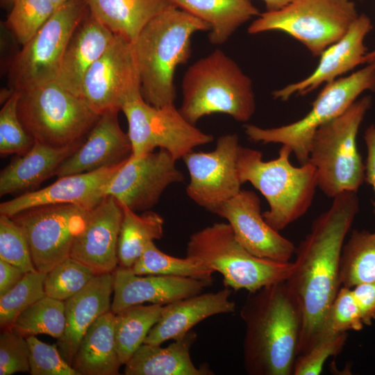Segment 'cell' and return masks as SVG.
<instances>
[{
	"instance_id": "cell-36",
	"label": "cell",
	"mask_w": 375,
	"mask_h": 375,
	"mask_svg": "<svg viewBox=\"0 0 375 375\" xmlns=\"http://www.w3.org/2000/svg\"><path fill=\"white\" fill-rule=\"evenodd\" d=\"M47 274L38 270L26 273L10 291L0 297V326L12 329L17 317L30 306L45 296Z\"/></svg>"
},
{
	"instance_id": "cell-37",
	"label": "cell",
	"mask_w": 375,
	"mask_h": 375,
	"mask_svg": "<svg viewBox=\"0 0 375 375\" xmlns=\"http://www.w3.org/2000/svg\"><path fill=\"white\" fill-rule=\"evenodd\" d=\"M95 275L90 267L69 257L47 274L45 295L65 301L80 292Z\"/></svg>"
},
{
	"instance_id": "cell-49",
	"label": "cell",
	"mask_w": 375,
	"mask_h": 375,
	"mask_svg": "<svg viewBox=\"0 0 375 375\" xmlns=\"http://www.w3.org/2000/svg\"><path fill=\"white\" fill-rule=\"evenodd\" d=\"M365 64H369L375 66V49L367 53L365 58Z\"/></svg>"
},
{
	"instance_id": "cell-20",
	"label": "cell",
	"mask_w": 375,
	"mask_h": 375,
	"mask_svg": "<svg viewBox=\"0 0 375 375\" xmlns=\"http://www.w3.org/2000/svg\"><path fill=\"white\" fill-rule=\"evenodd\" d=\"M121 164L58 178L49 186L1 203L0 214L12 217L25 210L50 204H74L91 210L106 197V187Z\"/></svg>"
},
{
	"instance_id": "cell-39",
	"label": "cell",
	"mask_w": 375,
	"mask_h": 375,
	"mask_svg": "<svg viewBox=\"0 0 375 375\" xmlns=\"http://www.w3.org/2000/svg\"><path fill=\"white\" fill-rule=\"evenodd\" d=\"M21 92L13 90L0 111V153L22 155L35 142L26 131L18 114V101Z\"/></svg>"
},
{
	"instance_id": "cell-28",
	"label": "cell",
	"mask_w": 375,
	"mask_h": 375,
	"mask_svg": "<svg viewBox=\"0 0 375 375\" xmlns=\"http://www.w3.org/2000/svg\"><path fill=\"white\" fill-rule=\"evenodd\" d=\"M121 363L115 335V313L100 316L83 335L72 367L79 375H117Z\"/></svg>"
},
{
	"instance_id": "cell-19",
	"label": "cell",
	"mask_w": 375,
	"mask_h": 375,
	"mask_svg": "<svg viewBox=\"0 0 375 375\" xmlns=\"http://www.w3.org/2000/svg\"><path fill=\"white\" fill-rule=\"evenodd\" d=\"M372 28L367 15H358L346 33L321 53L317 67L309 76L273 91L274 99L287 101L294 94L306 95L365 64L368 52L365 39Z\"/></svg>"
},
{
	"instance_id": "cell-42",
	"label": "cell",
	"mask_w": 375,
	"mask_h": 375,
	"mask_svg": "<svg viewBox=\"0 0 375 375\" xmlns=\"http://www.w3.org/2000/svg\"><path fill=\"white\" fill-rule=\"evenodd\" d=\"M30 349L31 375H79L62 358L58 345L44 343L35 335L26 338Z\"/></svg>"
},
{
	"instance_id": "cell-5",
	"label": "cell",
	"mask_w": 375,
	"mask_h": 375,
	"mask_svg": "<svg viewBox=\"0 0 375 375\" xmlns=\"http://www.w3.org/2000/svg\"><path fill=\"white\" fill-rule=\"evenodd\" d=\"M180 112L191 124L212 113H224L240 122L256 110L251 78L224 51L216 49L190 65L182 81Z\"/></svg>"
},
{
	"instance_id": "cell-34",
	"label": "cell",
	"mask_w": 375,
	"mask_h": 375,
	"mask_svg": "<svg viewBox=\"0 0 375 375\" xmlns=\"http://www.w3.org/2000/svg\"><path fill=\"white\" fill-rule=\"evenodd\" d=\"M65 324V302L45 295L17 317L12 329L26 338L46 334L59 340Z\"/></svg>"
},
{
	"instance_id": "cell-8",
	"label": "cell",
	"mask_w": 375,
	"mask_h": 375,
	"mask_svg": "<svg viewBox=\"0 0 375 375\" xmlns=\"http://www.w3.org/2000/svg\"><path fill=\"white\" fill-rule=\"evenodd\" d=\"M20 92L18 114L23 126L35 141L49 146L83 140L101 115L56 81Z\"/></svg>"
},
{
	"instance_id": "cell-1",
	"label": "cell",
	"mask_w": 375,
	"mask_h": 375,
	"mask_svg": "<svg viewBox=\"0 0 375 375\" xmlns=\"http://www.w3.org/2000/svg\"><path fill=\"white\" fill-rule=\"evenodd\" d=\"M358 210L356 192L336 196L330 208L312 222L310 231L296 250L294 269L286 283L302 312L298 356L315 344L340 289L342 251Z\"/></svg>"
},
{
	"instance_id": "cell-22",
	"label": "cell",
	"mask_w": 375,
	"mask_h": 375,
	"mask_svg": "<svg viewBox=\"0 0 375 375\" xmlns=\"http://www.w3.org/2000/svg\"><path fill=\"white\" fill-rule=\"evenodd\" d=\"M119 110L102 113L87 139L58 167V178L118 165L132 155L128 133L118 122Z\"/></svg>"
},
{
	"instance_id": "cell-29",
	"label": "cell",
	"mask_w": 375,
	"mask_h": 375,
	"mask_svg": "<svg viewBox=\"0 0 375 375\" xmlns=\"http://www.w3.org/2000/svg\"><path fill=\"white\" fill-rule=\"evenodd\" d=\"M90 12L114 34L132 43L154 17L174 4L172 0H85Z\"/></svg>"
},
{
	"instance_id": "cell-26",
	"label": "cell",
	"mask_w": 375,
	"mask_h": 375,
	"mask_svg": "<svg viewBox=\"0 0 375 375\" xmlns=\"http://www.w3.org/2000/svg\"><path fill=\"white\" fill-rule=\"evenodd\" d=\"M83 141L63 147H54L35 141L31 149L17 155L0 174V195L23 192L38 187L56 174L62 162Z\"/></svg>"
},
{
	"instance_id": "cell-50",
	"label": "cell",
	"mask_w": 375,
	"mask_h": 375,
	"mask_svg": "<svg viewBox=\"0 0 375 375\" xmlns=\"http://www.w3.org/2000/svg\"><path fill=\"white\" fill-rule=\"evenodd\" d=\"M15 0H1V6L3 8H10Z\"/></svg>"
},
{
	"instance_id": "cell-17",
	"label": "cell",
	"mask_w": 375,
	"mask_h": 375,
	"mask_svg": "<svg viewBox=\"0 0 375 375\" xmlns=\"http://www.w3.org/2000/svg\"><path fill=\"white\" fill-rule=\"evenodd\" d=\"M214 214L226 219L238 241L257 257L289 262L297 250L291 241L266 222L260 199L253 191L241 190Z\"/></svg>"
},
{
	"instance_id": "cell-47",
	"label": "cell",
	"mask_w": 375,
	"mask_h": 375,
	"mask_svg": "<svg viewBox=\"0 0 375 375\" xmlns=\"http://www.w3.org/2000/svg\"><path fill=\"white\" fill-rule=\"evenodd\" d=\"M25 274L18 267L0 259V297L12 289Z\"/></svg>"
},
{
	"instance_id": "cell-33",
	"label": "cell",
	"mask_w": 375,
	"mask_h": 375,
	"mask_svg": "<svg viewBox=\"0 0 375 375\" xmlns=\"http://www.w3.org/2000/svg\"><path fill=\"white\" fill-rule=\"evenodd\" d=\"M340 281L348 288L375 282V232L352 231L342 248Z\"/></svg>"
},
{
	"instance_id": "cell-21",
	"label": "cell",
	"mask_w": 375,
	"mask_h": 375,
	"mask_svg": "<svg viewBox=\"0 0 375 375\" xmlns=\"http://www.w3.org/2000/svg\"><path fill=\"white\" fill-rule=\"evenodd\" d=\"M114 297L111 310H121L146 302L167 305L198 294L212 281L168 275H137L118 266L113 272Z\"/></svg>"
},
{
	"instance_id": "cell-3",
	"label": "cell",
	"mask_w": 375,
	"mask_h": 375,
	"mask_svg": "<svg viewBox=\"0 0 375 375\" xmlns=\"http://www.w3.org/2000/svg\"><path fill=\"white\" fill-rule=\"evenodd\" d=\"M209 25L171 5L151 19L132 43L144 100L155 107L174 103L176 69L191 55V38Z\"/></svg>"
},
{
	"instance_id": "cell-46",
	"label": "cell",
	"mask_w": 375,
	"mask_h": 375,
	"mask_svg": "<svg viewBox=\"0 0 375 375\" xmlns=\"http://www.w3.org/2000/svg\"><path fill=\"white\" fill-rule=\"evenodd\" d=\"M364 140L367 151L365 165V180L372 187L375 194V124L367 128L364 133ZM373 203L375 212V200Z\"/></svg>"
},
{
	"instance_id": "cell-2",
	"label": "cell",
	"mask_w": 375,
	"mask_h": 375,
	"mask_svg": "<svg viewBox=\"0 0 375 375\" xmlns=\"http://www.w3.org/2000/svg\"><path fill=\"white\" fill-rule=\"evenodd\" d=\"M245 325L243 364L249 375H291L302 325L299 303L286 281L249 292L241 310Z\"/></svg>"
},
{
	"instance_id": "cell-51",
	"label": "cell",
	"mask_w": 375,
	"mask_h": 375,
	"mask_svg": "<svg viewBox=\"0 0 375 375\" xmlns=\"http://www.w3.org/2000/svg\"><path fill=\"white\" fill-rule=\"evenodd\" d=\"M56 8L60 7L69 0H51Z\"/></svg>"
},
{
	"instance_id": "cell-38",
	"label": "cell",
	"mask_w": 375,
	"mask_h": 375,
	"mask_svg": "<svg viewBox=\"0 0 375 375\" xmlns=\"http://www.w3.org/2000/svg\"><path fill=\"white\" fill-rule=\"evenodd\" d=\"M11 8L6 26L22 45L40 29L56 9L51 0H15Z\"/></svg>"
},
{
	"instance_id": "cell-41",
	"label": "cell",
	"mask_w": 375,
	"mask_h": 375,
	"mask_svg": "<svg viewBox=\"0 0 375 375\" xmlns=\"http://www.w3.org/2000/svg\"><path fill=\"white\" fill-rule=\"evenodd\" d=\"M0 259L25 273L36 271L28 240L22 228L5 215L0 214Z\"/></svg>"
},
{
	"instance_id": "cell-13",
	"label": "cell",
	"mask_w": 375,
	"mask_h": 375,
	"mask_svg": "<svg viewBox=\"0 0 375 375\" xmlns=\"http://www.w3.org/2000/svg\"><path fill=\"white\" fill-rule=\"evenodd\" d=\"M89 210L74 204H50L25 210L11 217L26 235L36 270L47 274L70 257Z\"/></svg>"
},
{
	"instance_id": "cell-27",
	"label": "cell",
	"mask_w": 375,
	"mask_h": 375,
	"mask_svg": "<svg viewBox=\"0 0 375 375\" xmlns=\"http://www.w3.org/2000/svg\"><path fill=\"white\" fill-rule=\"evenodd\" d=\"M197 338L194 331L166 347L143 343L125 364L126 375H212L208 365L197 367L190 349Z\"/></svg>"
},
{
	"instance_id": "cell-16",
	"label": "cell",
	"mask_w": 375,
	"mask_h": 375,
	"mask_svg": "<svg viewBox=\"0 0 375 375\" xmlns=\"http://www.w3.org/2000/svg\"><path fill=\"white\" fill-rule=\"evenodd\" d=\"M176 161L164 149L138 158L131 155L110 179L105 195L133 211H147L158 202L169 185L183 181Z\"/></svg>"
},
{
	"instance_id": "cell-15",
	"label": "cell",
	"mask_w": 375,
	"mask_h": 375,
	"mask_svg": "<svg viewBox=\"0 0 375 375\" xmlns=\"http://www.w3.org/2000/svg\"><path fill=\"white\" fill-rule=\"evenodd\" d=\"M235 133L218 138L215 150H192L182 158L188 169L187 195L197 205L214 213L241 190L237 161L240 149Z\"/></svg>"
},
{
	"instance_id": "cell-32",
	"label": "cell",
	"mask_w": 375,
	"mask_h": 375,
	"mask_svg": "<svg viewBox=\"0 0 375 375\" xmlns=\"http://www.w3.org/2000/svg\"><path fill=\"white\" fill-rule=\"evenodd\" d=\"M164 306L136 305L115 314V335L119 360L125 365L144 343L160 319Z\"/></svg>"
},
{
	"instance_id": "cell-10",
	"label": "cell",
	"mask_w": 375,
	"mask_h": 375,
	"mask_svg": "<svg viewBox=\"0 0 375 375\" xmlns=\"http://www.w3.org/2000/svg\"><path fill=\"white\" fill-rule=\"evenodd\" d=\"M358 16L351 0H294L279 10L260 14L248 33L281 31L319 56L346 33Z\"/></svg>"
},
{
	"instance_id": "cell-6",
	"label": "cell",
	"mask_w": 375,
	"mask_h": 375,
	"mask_svg": "<svg viewBox=\"0 0 375 375\" xmlns=\"http://www.w3.org/2000/svg\"><path fill=\"white\" fill-rule=\"evenodd\" d=\"M372 103L369 95L357 99L318 128L312 138L308 162L316 169L317 187L330 198L346 192L356 193L365 180L357 135Z\"/></svg>"
},
{
	"instance_id": "cell-9",
	"label": "cell",
	"mask_w": 375,
	"mask_h": 375,
	"mask_svg": "<svg viewBox=\"0 0 375 375\" xmlns=\"http://www.w3.org/2000/svg\"><path fill=\"white\" fill-rule=\"evenodd\" d=\"M366 91L375 92V66L367 64L351 74L325 84L303 118L289 124L264 128L244 125L248 138L262 144L289 147L300 165L308 162L309 149L315 131L344 112Z\"/></svg>"
},
{
	"instance_id": "cell-7",
	"label": "cell",
	"mask_w": 375,
	"mask_h": 375,
	"mask_svg": "<svg viewBox=\"0 0 375 375\" xmlns=\"http://www.w3.org/2000/svg\"><path fill=\"white\" fill-rule=\"evenodd\" d=\"M186 256L220 273L226 286L235 291L253 292L286 281L294 269V262L251 253L238 241L228 223H214L192 233L187 244Z\"/></svg>"
},
{
	"instance_id": "cell-4",
	"label": "cell",
	"mask_w": 375,
	"mask_h": 375,
	"mask_svg": "<svg viewBox=\"0 0 375 375\" xmlns=\"http://www.w3.org/2000/svg\"><path fill=\"white\" fill-rule=\"evenodd\" d=\"M292 153L282 145L276 158L264 161L260 151L240 146L238 151L240 180L242 184L249 182L265 197L269 208L263 218L278 232L306 213L318 188L314 166L308 162L294 167Z\"/></svg>"
},
{
	"instance_id": "cell-25",
	"label": "cell",
	"mask_w": 375,
	"mask_h": 375,
	"mask_svg": "<svg viewBox=\"0 0 375 375\" xmlns=\"http://www.w3.org/2000/svg\"><path fill=\"white\" fill-rule=\"evenodd\" d=\"M115 36L89 10L67 44L56 81L80 97L86 73L108 49Z\"/></svg>"
},
{
	"instance_id": "cell-48",
	"label": "cell",
	"mask_w": 375,
	"mask_h": 375,
	"mask_svg": "<svg viewBox=\"0 0 375 375\" xmlns=\"http://www.w3.org/2000/svg\"><path fill=\"white\" fill-rule=\"evenodd\" d=\"M294 0H263L267 11H276L279 10L290 3Z\"/></svg>"
},
{
	"instance_id": "cell-23",
	"label": "cell",
	"mask_w": 375,
	"mask_h": 375,
	"mask_svg": "<svg viewBox=\"0 0 375 375\" xmlns=\"http://www.w3.org/2000/svg\"><path fill=\"white\" fill-rule=\"evenodd\" d=\"M231 293V288L226 287L215 292L200 293L165 305L160 319L144 343L161 345L167 340H178L206 318L235 312V303L230 299Z\"/></svg>"
},
{
	"instance_id": "cell-31",
	"label": "cell",
	"mask_w": 375,
	"mask_h": 375,
	"mask_svg": "<svg viewBox=\"0 0 375 375\" xmlns=\"http://www.w3.org/2000/svg\"><path fill=\"white\" fill-rule=\"evenodd\" d=\"M123 217L118 240L119 266L131 268L151 242L163 236V218L147 210L141 215L122 206Z\"/></svg>"
},
{
	"instance_id": "cell-12",
	"label": "cell",
	"mask_w": 375,
	"mask_h": 375,
	"mask_svg": "<svg viewBox=\"0 0 375 375\" xmlns=\"http://www.w3.org/2000/svg\"><path fill=\"white\" fill-rule=\"evenodd\" d=\"M121 110L128 121L127 133L135 158L158 147L168 151L177 160L213 140L212 135L189 122L174 103L155 107L139 94L128 100Z\"/></svg>"
},
{
	"instance_id": "cell-18",
	"label": "cell",
	"mask_w": 375,
	"mask_h": 375,
	"mask_svg": "<svg viewBox=\"0 0 375 375\" xmlns=\"http://www.w3.org/2000/svg\"><path fill=\"white\" fill-rule=\"evenodd\" d=\"M122 217V206L114 197L106 196L88 211L70 257L95 274L113 273L119 266L117 249Z\"/></svg>"
},
{
	"instance_id": "cell-45",
	"label": "cell",
	"mask_w": 375,
	"mask_h": 375,
	"mask_svg": "<svg viewBox=\"0 0 375 375\" xmlns=\"http://www.w3.org/2000/svg\"><path fill=\"white\" fill-rule=\"evenodd\" d=\"M364 325L375 319V282L363 283L351 288Z\"/></svg>"
},
{
	"instance_id": "cell-40",
	"label": "cell",
	"mask_w": 375,
	"mask_h": 375,
	"mask_svg": "<svg viewBox=\"0 0 375 375\" xmlns=\"http://www.w3.org/2000/svg\"><path fill=\"white\" fill-rule=\"evenodd\" d=\"M363 326L351 289L342 286L329 308L315 344L326 338L347 331H360Z\"/></svg>"
},
{
	"instance_id": "cell-43",
	"label": "cell",
	"mask_w": 375,
	"mask_h": 375,
	"mask_svg": "<svg viewBox=\"0 0 375 375\" xmlns=\"http://www.w3.org/2000/svg\"><path fill=\"white\" fill-rule=\"evenodd\" d=\"M30 372V349L27 340L12 329L0 335V375Z\"/></svg>"
},
{
	"instance_id": "cell-35",
	"label": "cell",
	"mask_w": 375,
	"mask_h": 375,
	"mask_svg": "<svg viewBox=\"0 0 375 375\" xmlns=\"http://www.w3.org/2000/svg\"><path fill=\"white\" fill-rule=\"evenodd\" d=\"M137 275H168L212 281L214 272L185 257L176 258L161 251L151 242L130 268Z\"/></svg>"
},
{
	"instance_id": "cell-11",
	"label": "cell",
	"mask_w": 375,
	"mask_h": 375,
	"mask_svg": "<svg viewBox=\"0 0 375 375\" xmlns=\"http://www.w3.org/2000/svg\"><path fill=\"white\" fill-rule=\"evenodd\" d=\"M88 12L85 0H69L56 9L14 56L9 69L12 90L23 91L56 81L67 44Z\"/></svg>"
},
{
	"instance_id": "cell-30",
	"label": "cell",
	"mask_w": 375,
	"mask_h": 375,
	"mask_svg": "<svg viewBox=\"0 0 375 375\" xmlns=\"http://www.w3.org/2000/svg\"><path fill=\"white\" fill-rule=\"evenodd\" d=\"M180 8L206 22L208 39L214 44L226 42L242 24L260 12L251 0H172Z\"/></svg>"
},
{
	"instance_id": "cell-14",
	"label": "cell",
	"mask_w": 375,
	"mask_h": 375,
	"mask_svg": "<svg viewBox=\"0 0 375 375\" xmlns=\"http://www.w3.org/2000/svg\"><path fill=\"white\" fill-rule=\"evenodd\" d=\"M139 94H142L141 83L132 42L115 35L86 73L80 97L101 115L108 110H121L128 100Z\"/></svg>"
},
{
	"instance_id": "cell-24",
	"label": "cell",
	"mask_w": 375,
	"mask_h": 375,
	"mask_svg": "<svg viewBox=\"0 0 375 375\" xmlns=\"http://www.w3.org/2000/svg\"><path fill=\"white\" fill-rule=\"evenodd\" d=\"M113 284V273L96 274L80 292L64 301L66 324L57 345L61 356L71 366L89 327L111 310Z\"/></svg>"
},
{
	"instance_id": "cell-44",
	"label": "cell",
	"mask_w": 375,
	"mask_h": 375,
	"mask_svg": "<svg viewBox=\"0 0 375 375\" xmlns=\"http://www.w3.org/2000/svg\"><path fill=\"white\" fill-rule=\"evenodd\" d=\"M348 334L342 333L326 338L316 343L307 352L297 357L293 375H318L326 360L339 354L347 340Z\"/></svg>"
}]
</instances>
